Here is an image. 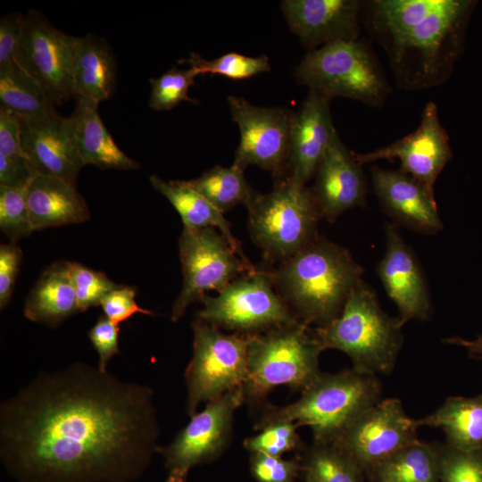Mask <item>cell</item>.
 Returning <instances> with one entry per match:
<instances>
[{
	"instance_id": "obj_12",
	"label": "cell",
	"mask_w": 482,
	"mask_h": 482,
	"mask_svg": "<svg viewBox=\"0 0 482 482\" xmlns=\"http://www.w3.org/2000/svg\"><path fill=\"white\" fill-rule=\"evenodd\" d=\"M76 44L77 37L57 29L35 10L24 14L16 63L40 86L54 106L75 96Z\"/></svg>"
},
{
	"instance_id": "obj_22",
	"label": "cell",
	"mask_w": 482,
	"mask_h": 482,
	"mask_svg": "<svg viewBox=\"0 0 482 482\" xmlns=\"http://www.w3.org/2000/svg\"><path fill=\"white\" fill-rule=\"evenodd\" d=\"M374 192L384 210L401 223L422 233L443 229L435 194L411 177L373 167Z\"/></svg>"
},
{
	"instance_id": "obj_38",
	"label": "cell",
	"mask_w": 482,
	"mask_h": 482,
	"mask_svg": "<svg viewBox=\"0 0 482 482\" xmlns=\"http://www.w3.org/2000/svg\"><path fill=\"white\" fill-rule=\"evenodd\" d=\"M26 187L0 186V228L12 240L33 230L26 201Z\"/></svg>"
},
{
	"instance_id": "obj_27",
	"label": "cell",
	"mask_w": 482,
	"mask_h": 482,
	"mask_svg": "<svg viewBox=\"0 0 482 482\" xmlns=\"http://www.w3.org/2000/svg\"><path fill=\"white\" fill-rule=\"evenodd\" d=\"M150 182L173 205L180 215L184 227L217 229L238 256L251 263L244 254L240 243L234 237L230 224L223 213L204 195L187 185L186 180L165 181L156 175H152Z\"/></svg>"
},
{
	"instance_id": "obj_15",
	"label": "cell",
	"mask_w": 482,
	"mask_h": 482,
	"mask_svg": "<svg viewBox=\"0 0 482 482\" xmlns=\"http://www.w3.org/2000/svg\"><path fill=\"white\" fill-rule=\"evenodd\" d=\"M245 402L243 386H239L192 415L171 443L159 449L169 470L187 473L192 467L222 453L232 436L235 413Z\"/></svg>"
},
{
	"instance_id": "obj_31",
	"label": "cell",
	"mask_w": 482,
	"mask_h": 482,
	"mask_svg": "<svg viewBox=\"0 0 482 482\" xmlns=\"http://www.w3.org/2000/svg\"><path fill=\"white\" fill-rule=\"evenodd\" d=\"M299 462L304 482H365L362 469L333 443L313 441Z\"/></svg>"
},
{
	"instance_id": "obj_34",
	"label": "cell",
	"mask_w": 482,
	"mask_h": 482,
	"mask_svg": "<svg viewBox=\"0 0 482 482\" xmlns=\"http://www.w3.org/2000/svg\"><path fill=\"white\" fill-rule=\"evenodd\" d=\"M179 63L188 64L197 75H220L232 79H244L262 72L270 71L267 55L257 57L246 56L231 52L216 59L207 60L195 53L187 59L179 60Z\"/></svg>"
},
{
	"instance_id": "obj_30",
	"label": "cell",
	"mask_w": 482,
	"mask_h": 482,
	"mask_svg": "<svg viewBox=\"0 0 482 482\" xmlns=\"http://www.w3.org/2000/svg\"><path fill=\"white\" fill-rule=\"evenodd\" d=\"M370 482H439V471L433 443L419 439L370 468Z\"/></svg>"
},
{
	"instance_id": "obj_48",
	"label": "cell",
	"mask_w": 482,
	"mask_h": 482,
	"mask_svg": "<svg viewBox=\"0 0 482 482\" xmlns=\"http://www.w3.org/2000/svg\"><path fill=\"white\" fill-rule=\"evenodd\" d=\"M187 474L179 470L170 471V475L165 482H186Z\"/></svg>"
},
{
	"instance_id": "obj_28",
	"label": "cell",
	"mask_w": 482,
	"mask_h": 482,
	"mask_svg": "<svg viewBox=\"0 0 482 482\" xmlns=\"http://www.w3.org/2000/svg\"><path fill=\"white\" fill-rule=\"evenodd\" d=\"M419 427L440 428L445 443L461 450L482 447V393L450 396L433 413L417 420Z\"/></svg>"
},
{
	"instance_id": "obj_11",
	"label": "cell",
	"mask_w": 482,
	"mask_h": 482,
	"mask_svg": "<svg viewBox=\"0 0 482 482\" xmlns=\"http://www.w3.org/2000/svg\"><path fill=\"white\" fill-rule=\"evenodd\" d=\"M179 252L183 287L172 306V321H178L189 304L202 302L207 292H220L238 277L254 270L212 228L183 227L179 238Z\"/></svg>"
},
{
	"instance_id": "obj_9",
	"label": "cell",
	"mask_w": 482,
	"mask_h": 482,
	"mask_svg": "<svg viewBox=\"0 0 482 482\" xmlns=\"http://www.w3.org/2000/svg\"><path fill=\"white\" fill-rule=\"evenodd\" d=\"M275 290L270 272L254 269L233 280L217 295H204V308L196 319L245 336L298 321Z\"/></svg>"
},
{
	"instance_id": "obj_33",
	"label": "cell",
	"mask_w": 482,
	"mask_h": 482,
	"mask_svg": "<svg viewBox=\"0 0 482 482\" xmlns=\"http://www.w3.org/2000/svg\"><path fill=\"white\" fill-rule=\"evenodd\" d=\"M0 104L21 119L56 112L40 86L17 63L0 71Z\"/></svg>"
},
{
	"instance_id": "obj_17",
	"label": "cell",
	"mask_w": 482,
	"mask_h": 482,
	"mask_svg": "<svg viewBox=\"0 0 482 482\" xmlns=\"http://www.w3.org/2000/svg\"><path fill=\"white\" fill-rule=\"evenodd\" d=\"M362 4L358 0H285L281 8L291 30L312 51L358 39Z\"/></svg>"
},
{
	"instance_id": "obj_19",
	"label": "cell",
	"mask_w": 482,
	"mask_h": 482,
	"mask_svg": "<svg viewBox=\"0 0 482 482\" xmlns=\"http://www.w3.org/2000/svg\"><path fill=\"white\" fill-rule=\"evenodd\" d=\"M330 98L310 89L297 112H294L289 132L288 177L305 186L316 174L337 131L330 112Z\"/></svg>"
},
{
	"instance_id": "obj_5",
	"label": "cell",
	"mask_w": 482,
	"mask_h": 482,
	"mask_svg": "<svg viewBox=\"0 0 482 482\" xmlns=\"http://www.w3.org/2000/svg\"><path fill=\"white\" fill-rule=\"evenodd\" d=\"M404 323L380 307L375 293L363 282L348 297L340 314L315 334L324 350L345 353L353 368L374 375L393 371L401 351Z\"/></svg>"
},
{
	"instance_id": "obj_29",
	"label": "cell",
	"mask_w": 482,
	"mask_h": 482,
	"mask_svg": "<svg viewBox=\"0 0 482 482\" xmlns=\"http://www.w3.org/2000/svg\"><path fill=\"white\" fill-rule=\"evenodd\" d=\"M442 0H373L363 2L362 22L379 44L395 37L435 12Z\"/></svg>"
},
{
	"instance_id": "obj_8",
	"label": "cell",
	"mask_w": 482,
	"mask_h": 482,
	"mask_svg": "<svg viewBox=\"0 0 482 482\" xmlns=\"http://www.w3.org/2000/svg\"><path fill=\"white\" fill-rule=\"evenodd\" d=\"M247 209L251 237L269 261L281 262L318 237L320 213L312 190L288 176L257 193Z\"/></svg>"
},
{
	"instance_id": "obj_26",
	"label": "cell",
	"mask_w": 482,
	"mask_h": 482,
	"mask_svg": "<svg viewBox=\"0 0 482 482\" xmlns=\"http://www.w3.org/2000/svg\"><path fill=\"white\" fill-rule=\"evenodd\" d=\"M79 312L67 262L46 270L29 295L24 315L32 321L55 327Z\"/></svg>"
},
{
	"instance_id": "obj_32",
	"label": "cell",
	"mask_w": 482,
	"mask_h": 482,
	"mask_svg": "<svg viewBox=\"0 0 482 482\" xmlns=\"http://www.w3.org/2000/svg\"><path fill=\"white\" fill-rule=\"evenodd\" d=\"M186 182L222 213L238 204L247 207L257 194L245 179L244 170L234 164L229 167L216 165Z\"/></svg>"
},
{
	"instance_id": "obj_10",
	"label": "cell",
	"mask_w": 482,
	"mask_h": 482,
	"mask_svg": "<svg viewBox=\"0 0 482 482\" xmlns=\"http://www.w3.org/2000/svg\"><path fill=\"white\" fill-rule=\"evenodd\" d=\"M193 355L185 371L186 411L243 386L247 378L248 337L227 334L198 319L192 322Z\"/></svg>"
},
{
	"instance_id": "obj_39",
	"label": "cell",
	"mask_w": 482,
	"mask_h": 482,
	"mask_svg": "<svg viewBox=\"0 0 482 482\" xmlns=\"http://www.w3.org/2000/svg\"><path fill=\"white\" fill-rule=\"evenodd\" d=\"M67 266L75 290L79 312L100 305L107 294L120 286L111 280L104 273L79 263L67 262Z\"/></svg>"
},
{
	"instance_id": "obj_21",
	"label": "cell",
	"mask_w": 482,
	"mask_h": 482,
	"mask_svg": "<svg viewBox=\"0 0 482 482\" xmlns=\"http://www.w3.org/2000/svg\"><path fill=\"white\" fill-rule=\"evenodd\" d=\"M312 193L320 216L336 219L365 202L367 182L356 162L336 131L315 174Z\"/></svg>"
},
{
	"instance_id": "obj_18",
	"label": "cell",
	"mask_w": 482,
	"mask_h": 482,
	"mask_svg": "<svg viewBox=\"0 0 482 482\" xmlns=\"http://www.w3.org/2000/svg\"><path fill=\"white\" fill-rule=\"evenodd\" d=\"M377 271L381 283L405 324L428 320L433 312L424 275L412 251L393 224L386 225V250Z\"/></svg>"
},
{
	"instance_id": "obj_4",
	"label": "cell",
	"mask_w": 482,
	"mask_h": 482,
	"mask_svg": "<svg viewBox=\"0 0 482 482\" xmlns=\"http://www.w3.org/2000/svg\"><path fill=\"white\" fill-rule=\"evenodd\" d=\"M471 4L470 1L442 0L435 12L415 26L380 44L397 87L422 90L448 79Z\"/></svg>"
},
{
	"instance_id": "obj_35",
	"label": "cell",
	"mask_w": 482,
	"mask_h": 482,
	"mask_svg": "<svg viewBox=\"0 0 482 482\" xmlns=\"http://www.w3.org/2000/svg\"><path fill=\"white\" fill-rule=\"evenodd\" d=\"M438 463L439 482H482V447L461 450L445 443H433Z\"/></svg>"
},
{
	"instance_id": "obj_24",
	"label": "cell",
	"mask_w": 482,
	"mask_h": 482,
	"mask_svg": "<svg viewBox=\"0 0 482 482\" xmlns=\"http://www.w3.org/2000/svg\"><path fill=\"white\" fill-rule=\"evenodd\" d=\"M33 230L89 219V211L76 187L56 177L35 173L26 190Z\"/></svg>"
},
{
	"instance_id": "obj_36",
	"label": "cell",
	"mask_w": 482,
	"mask_h": 482,
	"mask_svg": "<svg viewBox=\"0 0 482 482\" xmlns=\"http://www.w3.org/2000/svg\"><path fill=\"white\" fill-rule=\"evenodd\" d=\"M197 76L192 68L180 70L173 67L159 78L151 79L149 106L154 111H168L182 101L197 103L187 94Z\"/></svg>"
},
{
	"instance_id": "obj_7",
	"label": "cell",
	"mask_w": 482,
	"mask_h": 482,
	"mask_svg": "<svg viewBox=\"0 0 482 482\" xmlns=\"http://www.w3.org/2000/svg\"><path fill=\"white\" fill-rule=\"evenodd\" d=\"M298 83L330 99L345 97L384 106L391 87L372 49L359 39L310 51L295 69Z\"/></svg>"
},
{
	"instance_id": "obj_3",
	"label": "cell",
	"mask_w": 482,
	"mask_h": 482,
	"mask_svg": "<svg viewBox=\"0 0 482 482\" xmlns=\"http://www.w3.org/2000/svg\"><path fill=\"white\" fill-rule=\"evenodd\" d=\"M382 383L377 375L354 368L335 373L320 372L287 405L266 403L254 428L279 421L311 428L313 441L333 443L363 411L381 400Z\"/></svg>"
},
{
	"instance_id": "obj_40",
	"label": "cell",
	"mask_w": 482,
	"mask_h": 482,
	"mask_svg": "<svg viewBox=\"0 0 482 482\" xmlns=\"http://www.w3.org/2000/svg\"><path fill=\"white\" fill-rule=\"evenodd\" d=\"M250 468L257 482H295L300 462L262 453H250Z\"/></svg>"
},
{
	"instance_id": "obj_23",
	"label": "cell",
	"mask_w": 482,
	"mask_h": 482,
	"mask_svg": "<svg viewBox=\"0 0 482 482\" xmlns=\"http://www.w3.org/2000/svg\"><path fill=\"white\" fill-rule=\"evenodd\" d=\"M76 106L65 118L71 138L84 165L104 170H136L139 164L115 144L98 113L97 103L75 96Z\"/></svg>"
},
{
	"instance_id": "obj_37",
	"label": "cell",
	"mask_w": 482,
	"mask_h": 482,
	"mask_svg": "<svg viewBox=\"0 0 482 482\" xmlns=\"http://www.w3.org/2000/svg\"><path fill=\"white\" fill-rule=\"evenodd\" d=\"M298 427L296 423L287 421L270 423L261 428L259 434L246 437L244 446L249 453L282 457L287 453L302 448Z\"/></svg>"
},
{
	"instance_id": "obj_16",
	"label": "cell",
	"mask_w": 482,
	"mask_h": 482,
	"mask_svg": "<svg viewBox=\"0 0 482 482\" xmlns=\"http://www.w3.org/2000/svg\"><path fill=\"white\" fill-rule=\"evenodd\" d=\"M361 165L378 160L400 162V170L435 194L437 177L453 157L450 138L443 127L436 103L425 104L419 127L404 137L374 151L353 153Z\"/></svg>"
},
{
	"instance_id": "obj_6",
	"label": "cell",
	"mask_w": 482,
	"mask_h": 482,
	"mask_svg": "<svg viewBox=\"0 0 482 482\" xmlns=\"http://www.w3.org/2000/svg\"><path fill=\"white\" fill-rule=\"evenodd\" d=\"M247 337L245 402L260 403L278 386L301 393L321 372L324 349L314 328L299 320Z\"/></svg>"
},
{
	"instance_id": "obj_43",
	"label": "cell",
	"mask_w": 482,
	"mask_h": 482,
	"mask_svg": "<svg viewBox=\"0 0 482 482\" xmlns=\"http://www.w3.org/2000/svg\"><path fill=\"white\" fill-rule=\"evenodd\" d=\"M119 324L105 316L99 317L97 322L88 331V337L99 354L98 368L104 371L109 360L119 350Z\"/></svg>"
},
{
	"instance_id": "obj_20",
	"label": "cell",
	"mask_w": 482,
	"mask_h": 482,
	"mask_svg": "<svg viewBox=\"0 0 482 482\" xmlns=\"http://www.w3.org/2000/svg\"><path fill=\"white\" fill-rule=\"evenodd\" d=\"M21 142L35 173L56 177L76 187L85 166L69 134L65 118L57 112L21 118Z\"/></svg>"
},
{
	"instance_id": "obj_41",
	"label": "cell",
	"mask_w": 482,
	"mask_h": 482,
	"mask_svg": "<svg viewBox=\"0 0 482 482\" xmlns=\"http://www.w3.org/2000/svg\"><path fill=\"white\" fill-rule=\"evenodd\" d=\"M136 289L131 287L120 286L107 294L101 301L104 316L116 324L127 320L136 313L153 315V312L141 308L137 303Z\"/></svg>"
},
{
	"instance_id": "obj_25",
	"label": "cell",
	"mask_w": 482,
	"mask_h": 482,
	"mask_svg": "<svg viewBox=\"0 0 482 482\" xmlns=\"http://www.w3.org/2000/svg\"><path fill=\"white\" fill-rule=\"evenodd\" d=\"M116 64L107 43L99 37H77L73 61L75 96L97 104L110 98L115 88Z\"/></svg>"
},
{
	"instance_id": "obj_44",
	"label": "cell",
	"mask_w": 482,
	"mask_h": 482,
	"mask_svg": "<svg viewBox=\"0 0 482 482\" xmlns=\"http://www.w3.org/2000/svg\"><path fill=\"white\" fill-rule=\"evenodd\" d=\"M22 252L14 244L0 246V306L3 309L9 303L15 284Z\"/></svg>"
},
{
	"instance_id": "obj_42",
	"label": "cell",
	"mask_w": 482,
	"mask_h": 482,
	"mask_svg": "<svg viewBox=\"0 0 482 482\" xmlns=\"http://www.w3.org/2000/svg\"><path fill=\"white\" fill-rule=\"evenodd\" d=\"M21 13L14 12L3 16L0 20V71L16 64L22 29Z\"/></svg>"
},
{
	"instance_id": "obj_47",
	"label": "cell",
	"mask_w": 482,
	"mask_h": 482,
	"mask_svg": "<svg viewBox=\"0 0 482 482\" xmlns=\"http://www.w3.org/2000/svg\"><path fill=\"white\" fill-rule=\"evenodd\" d=\"M445 341L448 344L457 345L467 348L472 355H482V336L471 341L459 337L449 338Z\"/></svg>"
},
{
	"instance_id": "obj_2",
	"label": "cell",
	"mask_w": 482,
	"mask_h": 482,
	"mask_svg": "<svg viewBox=\"0 0 482 482\" xmlns=\"http://www.w3.org/2000/svg\"><path fill=\"white\" fill-rule=\"evenodd\" d=\"M270 272L298 320L320 328L340 314L363 270L348 250L318 237Z\"/></svg>"
},
{
	"instance_id": "obj_14",
	"label": "cell",
	"mask_w": 482,
	"mask_h": 482,
	"mask_svg": "<svg viewBox=\"0 0 482 482\" xmlns=\"http://www.w3.org/2000/svg\"><path fill=\"white\" fill-rule=\"evenodd\" d=\"M417 420L397 398H386L363 411L333 442L364 471L418 440Z\"/></svg>"
},
{
	"instance_id": "obj_1",
	"label": "cell",
	"mask_w": 482,
	"mask_h": 482,
	"mask_svg": "<svg viewBox=\"0 0 482 482\" xmlns=\"http://www.w3.org/2000/svg\"><path fill=\"white\" fill-rule=\"evenodd\" d=\"M159 426L151 387L73 363L0 405V461L16 482H134Z\"/></svg>"
},
{
	"instance_id": "obj_13",
	"label": "cell",
	"mask_w": 482,
	"mask_h": 482,
	"mask_svg": "<svg viewBox=\"0 0 482 482\" xmlns=\"http://www.w3.org/2000/svg\"><path fill=\"white\" fill-rule=\"evenodd\" d=\"M233 120L240 132L232 164L245 170L257 165L278 180L287 169L289 132L294 112L284 107H261L229 96Z\"/></svg>"
},
{
	"instance_id": "obj_46",
	"label": "cell",
	"mask_w": 482,
	"mask_h": 482,
	"mask_svg": "<svg viewBox=\"0 0 482 482\" xmlns=\"http://www.w3.org/2000/svg\"><path fill=\"white\" fill-rule=\"evenodd\" d=\"M34 174L26 158L0 153V186L26 187Z\"/></svg>"
},
{
	"instance_id": "obj_45",
	"label": "cell",
	"mask_w": 482,
	"mask_h": 482,
	"mask_svg": "<svg viewBox=\"0 0 482 482\" xmlns=\"http://www.w3.org/2000/svg\"><path fill=\"white\" fill-rule=\"evenodd\" d=\"M0 153L9 157L26 158L21 142V118L2 107L0 108Z\"/></svg>"
}]
</instances>
